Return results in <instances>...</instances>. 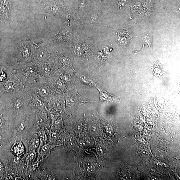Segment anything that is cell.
<instances>
[{"instance_id":"obj_11","label":"cell","mask_w":180,"mask_h":180,"mask_svg":"<svg viewBox=\"0 0 180 180\" xmlns=\"http://www.w3.org/2000/svg\"><path fill=\"white\" fill-rule=\"evenodd\" d=\"M26 71L27 73L30 74H34L35 72L34 69L31 67H28L26 69Z\"/></svg>"},{"instance_id":"obj_5","label":"cell","mask_w":180,"mask_h":180,"mask_svg":"<svg viewBox=\"0 0 180 180\" xmlns=\"http://www.w3.org/2000/svg\"><path fill=\"white\" fill-rule=\"evenodd\" d=\"M61 61L62 63L65 66H69L72 68L74 69L72 66V63L71 62L70 60L68 58L66 57H63L61 59Z\"/></svg>"},{"instance_id":"obj_14","label":"cell","mask_w":180,"mask_h":180,"mask_svg":"<svg viewBox=\"0 0 180 180\" xmlns=\"http://www.w3.org/2000/svg\"><path fill=\"white\" fill-rule=\"evenodd\" d=\"M63 82L61 80H59V81H58L57 84H58V86L59 88H63V86H64V84H63Z\"/></svg>"},{"instance_id":"obj_13","label":"cell","mask_w":180,"mask_h":180,"mask_svg":"<svg viewBox=\"0 0 180 180\" xmlns=\"http://www.w3.org/2000/svg\"><path fill=\"white\" fill-rule=\"evenodd\" d=\"M26 127V124L24 123H21L18 128V130L22 131Z\"/></svg>"},{"instance_id":"obj_9","label":"cell","mask_w":180,"mask_h":180,"mask_svg":"<svg viewBox=\"0 0 180 180\" xmlns=\"http://www.w3.org/2000/svg\"><path fill=\"white\" fill-rule=\"evenodd\" d=\"M22 100L18 99L15 102V106L16 109H19L22 107Z\"/></svg>"},{"instance_id":"obj_8","label":"cell","mask_w":180,"mask_h":180,"mask_svg":"<svg viewBox=\"0 0 180 180\" xmlns=\"http://www.w3.org/2000/svg\"><path fill=\"white\" fill-rule=\"evenodd\" d=\"M46 52L44 51H43L42 50L39 52L37 54V58L38 60H44L46 57Z\"/></svg>"},{"instance_id":"obj_3","label":"cell","mask_w":180,"mask_h":180,"mask_svg":"<svg viewBox=\"0 0 180 180\" xmlns=\"http://www.w3.org/2000/svg\"><path fill=\"white\" fill-rule=\"evenodd\" d=\"M39 92L40 94L43 97H46L48 95L49 92L48 88L46 86L41 87L39 89Z\"/></svg>"},{"instance_id":"obj_15","label":"cell","mask_w":180,"mask_h":180,"mask_svg":"<svg viewBox=\"0 0 180 180\" xmlns=\"http://www.w3.org/2000/svg\"><path fill=\"white\" fill-rule=\"evenodd\" d=\"M2 117L1 116H0V125L1 124H2Z\"/></svg>"},{"instance_id":"obj_4","label":"cell","mask_w":180,"mask_h":180,"mask_svg":"<svg viewBox=\"0 0 180 180\" xmlns=\"http://www.w3.org/2000/svg\"><path fill=\"white\" fill-rule=\"evenodd\" d=\"M41 72L43 74L48 75L50 74V67L47 65H44L42 66L40 68Z\"/></svg>"},{"instance_id":"obj_10","label":"cell","mask_w":180,"mask_h":180,"mask_svg":"<svg viewBox=\"0 0 180 180\" xmlns=\"http://www.w3.org/2000/svg\"><path fill=\"white\" fill-rule=\"evenodd\" d=\"M35 104L38 108H42L43 107V104L40 100H35Z\"/></svg>"},{"instance_id":"obj_1","label":"cell","mask_w":180,"mask_h":180,"mask_svg":"<svg viewBox=\"0 0 180 180\" xmlns=\"http://www.w3.org/2000/svg\"><path fill=\"white\" fill-rule=\"evenodd\" d=\"M96 87L100 92V98L102 101H106V102H112V101L116 100L118 99L115 96L109 94L107 92H106L104 90L96 86Z\"/></svg>"},{"instance_id":"obj_12","label":"cell","mask_w":180,"mask_h":180,"mask_svg":"<svg viewBox=\"0 0 180 180\" xmlns=\"http://www.w3.org/2000/svg\"><path fill=\"white\" fill-rule=\"evenodd\" d=\"M49 148L47 146H44L42 147V152L43 154H46Z\"/></svg>"},{"instance_id":"obj_7","label":"cell","mask_w":180,"mask_h":180,"mask_svg":"<svg viewBox=\"0 0 180 180\" xmlns=\"http://www.w3.org/2000/svg\"><path fill=\"white\" fill-rule=\"evenodd\" d=\"M73 51H74L75 54L76 55H79V56L82 55V51L81 46H78V45L75 46Z\"/></svg>"},{"instance_id":"obj_2","label":"cell","mask_w":180,"mask_h":180,"mask_svg":"<svg viewBox=\"0 0 180 180\" xmlns=\"http://www.w3.org/2000/svg\"><path fill=\"white\" fill-rule=\"evenodd\" d=\"M39 143V139L36 135L32 137L30 142L31 146L32 148H36L38 146Z\"/></svg>"},{"instance_id":"obj_6","label":"cell","mask_w":180,"mask_h":180,"mask_svg":"<svg viewBox=\"0 0 180 180\" xmlns=\"http://www.w3.org/2000/svg\"><path fill=\"white\" fill-rule=\"evenodd\" d=\"M6 87L8 90H12L15 88L16 84L12 80H9L7 82L6 84Z\"/></svg>"}]
</instances>
